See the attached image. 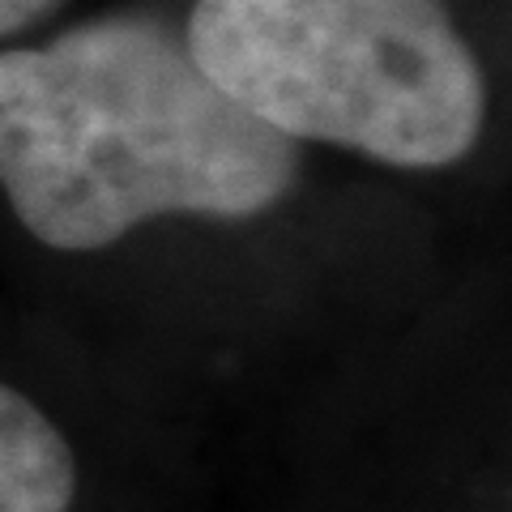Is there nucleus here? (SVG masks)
<instances>
[{
	"label": "nucleus",
	"instance_id": "obj_1",
	"mask_svg": "<svg viewBox=\"0 0 512 512\" xmlns=\"http://www.w3.org/2000/svg\"><path fill=\"white\" fill-rule=\"evenodd\" d=\"M295 175V141L150 18H99L0 52V188L47 248L99 252L167 214L256 218Z\"/></svg>",
	"mask_w": 512,
	"mask_h": 512
},
{
	"label": "nucleus",
	"instance_id": "obj_2",
	"mask_svg": "<svg viewBox=\"0 0 512 512\" xmlns=\"http://www.w3.org/2000/svg\"><path fill=\"white\" fill-rule=\"evenodd\" d=\"M184 47L274 133L389 167H453L487 124V73L448 0H197Z\"/></svg>",
	"mask_w": 512,
	"mask_h": 512
},
{
	"label": "nucleus",
	"instance_id": "obj_3",
	"mask_svg": "<svg viewBox=\"0 0 512 512\" xmlns=\"http://www.w3.org/2000/svg\"><path fill=\"white\" fill-rule=\"evenodd\" d=\"M73 491V448L30 397L0 384V512H64Z\"/></svg>",
	"mask_w": 512,
	"mask_h": 512
},
{
	"label": "nucleus",
	"instance_id": "obj_4",
	"mask_svg": "<svg viewBox=\"0 0 512 512\" xmlns=\"http://www.w3.org/2000/svg\"><path fill=\"white\" fill-rule=\"evenodd\" d=\"M60 0H0V39L13 35V30L35 26L43 13H52Z\"/></svg>",
	"mask_w": 512,
	"mask_h": 512
}]
</instances>
